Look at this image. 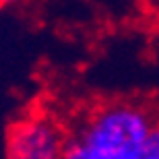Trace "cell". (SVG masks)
<instances>
[{
    "mask_svg": "<svg viewBox=\"0 0 159 159\" xmlns=\"http://www.w3.org/2000/svg\"><path fill=\"white\" fill-rule=\"evenodd\" d=\"M62 159H83L81 151L77 149V145H75L70 139L66 141V147H64V155H62Z\"/></svg>",
    "mask_w": 159,
    "mask_h": 159,
    "instance_id": "277c9868",
    "label": "cell"
},
{
    "mask_svg": "<svg viewBox=\"0 0 159 159\" xmlns=\"http://www.w3.org/2000/svg\"><path fill=\"white\" fill-rule=\"evenodd\" d=\"M149 2H151V6H153L155 11L159 12V0H149Z\"/></svg>",
    "mask_w": 159,
    "mask_h": 159,
    "instance_id": "8992f818",
    "label": "cell"
},
{
    "mask_svg": "<svg viewBox=\"0 0 159 159\" xmlns=\"http://www.w3.org/2000/svg\"><path fill=\"white\" fill-rule=\"evenodd\" d=\"M68 134L52 116L29 114L6 132V159H62Z\"/></svg>",
    "mask_w": 159,
    "mask_h": 159,
    "instance_id": "7a4b0ae2",
    "label": "cell"
},
{
    "mask_svg": "<svg viewBox=\"0 0 159 159\" xmlns=\"http://www.w3.org/2000/svg\"><path fill=\"white\" fill-rule=\"evenodd\" d=\"M15 2H21V0H0V6H6V4H15Z\"/></svg>",
    "mask_w": 159,
    "mask_h": 159,
    "instance_id": "5b68a950",
    "label": "cell"
},
{
    "mask_svg": "<svg viewBox=\"0 0 159 159\" xmlns=\"http://www.w3.org/2000/svg\"><path fill=\"white\" fill-rule=\"evenodd\" d=\"M153 122V110L141 101H103L79 122L68 139L83 159H139Z\"/></svg>",
    "mask_w": 159,
    "mask_h": 159,
    "instance_id": "6da1fadb",
    "label": "cell"
},
{
    "mask_svg": "<svg viewBox=\"0 0 159 159\" xmlns=\"http://www.w3.org/2000/svg\"><path fill=\"white\" fill-rule=\"evenodd\" d=\"M139 159H159V118H155V122L151 124V128L141 145Z\"/></svg>",
    "mask_w": 159,
    "mask_h": 159,
    "instance_id": "3957f363",
    "label": "cell"
}]
</instances>
